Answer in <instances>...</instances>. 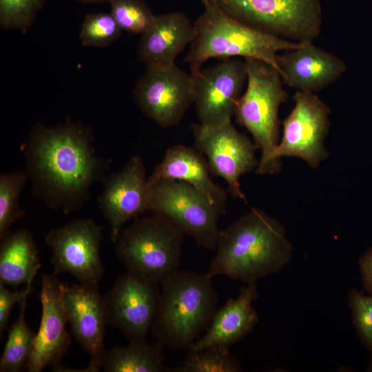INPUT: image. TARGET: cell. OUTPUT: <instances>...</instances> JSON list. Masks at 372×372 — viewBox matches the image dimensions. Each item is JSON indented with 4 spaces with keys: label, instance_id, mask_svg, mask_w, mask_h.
<instances>
[{
    "label": "cell",
    "instance_id": "6da1fadb",
    "mask_svg": "<svg viewBox=\"0 0 372 372\" xmlns=\"http://www.w3.org/2000/svg\"><path fill=\"white\" fill-rule=\"evenodd\" d=\"M91 127L66 121L35 125L21 145L32 193L46 207L70 213L81 209L110 163L96 156Z\"/></svg>",
    "mask_w": 372,
    "mask_h": 372
},
{
    "label": "cell",
    "instance_id": "7a4b0ae2",
    "mask_svg": "<svg viewBox=\"0 0 372 372\" xmlns=\"http://www.w3.org/2000/svg\"><path fill=\"white\" fill-rule=\"evenodd\" d=\"M215 250L207 274L248 284L280 271L293 247L278 220L253 208L220 230Z\"/></svg>",
    "mask_w": 372,
    "mask_h": 372
},
{
    "label": "cell",
    "instance_id": "3957f363",
    "mask_svg": "<svg viewBox=\"0 0 372 372\" xmlns=\"http://www.w3.org/2000/svg\"><path fill=\"white\" fill-rule=\"evenodd\" d=\"M207 273L178 270L160 283L161 300L151 331L172 350L189 349L209 326L218 293Z\"/></svg>",
    "mask_w": 372,
    "mask_h": 372
},
{
    "label": "cell",
    "instance_id": "277c9868",
    "mask_svg": "<svg viewBox=\"0 0 372 372\" xmlns=\"http://www.w3.org/2000/svg\"><path fill=\"white\" fill-rule=\"evenodd\" d=\"M200 1L204 10L194 23V37L185 59L192 75L198 72L206 61L214 58H254L278 70V54L295 49L300 43L248 26L209 2Z\"/></svg>",
    "mask_w": 372,
    "mask_h": 372
},
{
    "label": "cell",
    "instance_id": "5b68a950",
    "mask_svg": "<svg viewBox=\"0 0 372 372\" xmlns=\"http://www.w3.org/2000/svg\"><path fill=\"white\" fill-rule=\"evenodd\" d=\"M247 87L238 99L234 115L238 124L253 136L261 157L256 174H273L281 165L273 160L278 144L280 105L289 95L279 71L271 64L254 58L245 59Z\"/></svg>",
    "mask_w": 372,
    "mask_h": 372
},
{
    "label": "cell",
    "instance_id": "8992f818",
    "mask_svg": "<svg viewBox=\"0 0 372 372\" xmlns=\"http://www.w3.org/2000/svg\"><path fill=\"white\" fill-rule=\"evenodd\" d=\"M185 233L160 215L136 218L123 229L116 243L118 260L158 283L178 270Z\"/></svg>",
    "mask_w": 372,
    "mask_h": 372
},
{
    "label": "cell",
    "instance_id": "52a82bcc",
    "mask_svg": "<svg viewBox=\"0 0 372 372\" xmlns=\"http://www.w3.org/2000/svg\"><path fill=\"white\" fill-rule=\"evenodd\" d=\"M200 1L248 26L291 41H313L321 31L320 0Z\"/></svg>",
    "mask_w": 372,
    "mask_h": 372
},
{
    "label": "cell",
    "instance_id": "ba28073f",
    "mask_svg": "<svg viewBox=\"0 0 372 372\" xmlns=\"http://www.w3.org/2000/svg\"><path fill=\"white\" fill-rule=\"evenodd\" d=\"M148 185L147 211L167 218L205 249L215 250L225 209L183 181L161 178Z\"/></svg>",
    "mask_w": 372,
    "mask_h": 372
},
{
    "label": "cell",
    "instance_id": "9c48e42d",
    "mask_svg": "<svg viewBox=\"0 0 372 372\" xmlns=\"http://www.w3.org/2000/svg\"><path fill=\"white\" fill-rule=\"evenodd\" d=\"M160 285L150 277L127 270L104 296L107 322L129 341H147L158 313Z\"/></svg>",
    "mask_w": 372,
    "mask_h": 372
},
{
    "label": "cell",
    "instance_id": "30bf717a",
    "mask_svg": "<svg viewBox=\"0 0 372 372\" xmlns=\"http://www.w3.org/2000/svg\"><path fill=\"white\" fill-rule=\"evenodd\" d=\"M103 227L90 218H79L51 229L45 237L52 252L53 274L69 273L80 283L99 287L105 268L100 257Z\"/></svg>",
    "mask_w": 372,
    "mask_h": 372
},
{
    "label": "cell",
    "instance_id": "8fae6325",
    "mask_svg": "<svg viewBox=\"0 0 372 372\" xmlns=\"http://www.w3.org/2000/svg\"><path fill=\"white\" fill-rule=\"evenodd\" d=\"M192 130L196 148L207 158L211 175L226 181L227 192L234 198L246 201L239 180L258 165L255 143L240 133L231 121L216 125L193 124Z\"/></svg>",
    "mask_w": 372,
    "mask_h": 372
},
{
    "label": "cell",
    "instance_id": "7c38bea8",
    "mask_svg": "<svg viewBox=\"0 0 372 372\" xmlns=\"http://www.w3.org/2000/svg\"><path fill=\"white\" fill-rule=\"evenodd\" d=\"M293 99L294 107L282 122V136L273 158L281 165L283 156L298 157L316 168L328 156L324 143L331 109L315 93L296 91Z\"/></svg>",
    "mask_w": 372,
    "mask_h": 372
},
{
    "label": "cell",
    "instance_id": "4fadbf2b",
    "mask_svg": "<svg viewBox=\"0 0 372 372\" xmlns=\"http://www.w3.org/2000/svg\"><path fill=\"white\" fill-rule=\"evenodd\" d=\"M133 96L146 117L162 127H173L194 103L193 77L176 64L146 68L135 83Z\"/></svg>",
    "mask_w": 372,
    "mask_h": 372
},
{
    "label": "cell",
    "instance_id": "5bb4252c",
    "mask_svg": "<svg viewBox=\"0 0 372 372\" xmlns=\"http://www.w3.org/2000/svg\"><path fill=\"white\" fill-rule=\"evenodd\" d=\"M192 76L194 104L200 123L216 125L231 121L247 83L245 59H225Z\"/></svg>",
    "mask_w": 372,
    "mask_h": 372
},
{
    "label": "cell",
    "instance_id": "9a60e30c",
    "mask_svg": "<svg viewBox=\"0 0 372 372\" xmlns=\"http://www.w3.org/2000/svg\"><path fill=\"white\" fill-rule=\"evenodd\" d=\"M148 178L142 158L132 156L119 171L105 176L102 183L99 207L116 242L127 221L147 211Z\"/></svg>",
    "mask_w": 372,
    "mask_h": 372
},
{
    "label": "cell",
    "instance_id": "2e32d148",
    "mask_svg": "<svg viewBox=\"0 0 372 372\" xmlns=\"http://www.w3.org/2000/svg\"><path fill=\"white\" fill-rule=\"evenodd\" d=\"M65 287L53 273L41 277L42 313L33 351L24 369L28 372H40L59 364L70 348L71 338L66 329L68 322L63 300Z\"/></svg>",
    "mask_w": 372,
    "mask_h": 372
},
{
    "label": "cell",
    "instance_id": "e0dca14e",
    "mask_svg": "<svg viewBox=\"0 0 372 372\" xmlns=\"http://www.w3.org/2000/svg\"><path fill=\"white\" fill-rule=\"evenodd\" d=\"M63 300L71 333L90 357L88 372L100 371L107 324L104 297L99 287L80 283L66 285Z\"/></svg>",
    "mask_w": 372,
    "mask_h": 372
},
{
    "label": "cell",
    "instance_id": "ac0fdd59",
    "mask_svg": "<svg viewBox=\"0 0 372 372\" xmlns=\"http://www.w3.org/2000/svg\"><path fill=\"white\" fill-rule=\"evenodd\" d=\"M277 64L285 85L311 93L330 85L347 70L342 59L312 41H300L298 48L279 53Z\"/></svg>",
    "mask_w": 372,
    "mask_h": 372
},
{
    "label": "cell",
    "instance_id": "d6986e66",
    "mask_svg": "<svg viewBox=\"0 0 372 372\" xmlns=\"http://www.w3.org/2000/svg\"><path fill=\"white\" fill-rule=\"evenodd\" d=\"M194 23L180 11L155 15L150 26L141 34L138 60L146 68L175 64L177 56L190 45Z\"/></svg>",
    "mask_w": 372,
    "mask_h": 372
},
{
    "label": "cell",
    "instance_id": "ffe728a7",
    "mask_svg": "<svg viewBox=\"0 0 372 372\" xmlns=\"http://www.w3.org/2000/svg\"><path fill=\"white\" fill-rule=\"evenodd\" d=\"M258 298L256 282L242 287L236 298L229 299L218 309L207 330L189 349L211 347L229 349L251 331L258 322V313L252 305Z\"/></svg>",
    "mask_w": 372,
    "mask_h": 372
},
{
    "label": "cell",
    "instance_id": "44dd1931",
    "mask_svg": "<svg viewBox=\"0 0 372 372\" xmlns=\"http://www.w3.org/2000/svg\"><path fill=\"white\" fill-rule=\"evenodd\" d=\"M205 157L196 148L181 145L168 148L163 159L148 177V185L161 178L185 182L206 196L217 206L226 209L227 195L211 179Z\"/></svg>",
    "mask_w": 372,
    "mask_h": 372
},
{
    "label": "cell",
    "instance_id": "7402d4cb",
    "mask_svg": "<svg viewBox=\"0 0 372 372\" xmlns=\"http://www.w3.org/2000/svg\"><path fill=\"white\" fill-rule=\"evenodd\" d=\"M0 239V282L12 287L32 283L41 265L32 233L10 230Z\"/></svg>",
    "mask_w": 372,
    "mask_h": 372
},
{
    "label": "cell",
    "instance_id": "603a6c76",
    "mask_svg": "<svg viewBox=\"0 0 372 372\" xmlns=\"http://www.w3.org/2000/svg\"><path fill=\"white\" fill-rule=\"evenodd\" d=\"M163 347L147 341H130L125 346L104 351L99 360L100 371L105 372H165Z\"/></svg>",
    "mask_w": 372,
    "mask_h": 372
},
{
    "label": "cell",
    "instance_id": "cb8c5ba5",
    "mask_svg": "<svg viewBox=\"0 0 372 372\" xmlns=\"http://www.w3.org/2000/svg\"><path fill=\"white\" fill-rule=\"evenodd\" d=\"M27 298L19 303V315L8 330L0 360L1 372H19L25 369L32 355L36 334L25 320Z\"/></svg>",
    "mask_w": 372,
    "mask_h": 372
},
{
    "label": "cell",
    "instance_id": "d4e9b609",
    "mask_svg": "<svg viewBox=\"0 0 372 372\" xmlns=\"http://www.w3.org/2000/svg\"><path fill=\"white\" fill-rule=\"evenodd\" d=\"M242 368L229 349H189L184 360L167 372H240Z\"/></svg>",
    "mask_w": 372,
    "mask_h": 372
},
{
    "label": "cell",
    "instance_id": "484cf974",
    "mask_svg": "<svg viewBox=\"0 0 372 372\" xmlns=\"http://www.w3.org/2000/svg\"><path fill=\"white\" fill-rule=\"evenodd\" d=\"M29 180L26 171H14L0 176V238L26 213L19 205V196Z\"/></svg>",
    "mask_w": 372,
    "mask_h": 372
},
{
    "label": "cell",
    "instance_id": "4316f807",
    "mask_svg": "<svg viewBox=\"0 0 372 372\" xmlns=\"http://www.w3.org/2000/svg\"><path fill=\"white\" fill-rule=\"evenodd\" d=\"M122 31L111 13H92L84 18L79 39L84 46L104 48L118 39Z\"/></svg>",
    "mask_w": 372,
    "mask_h": 372
},
{
    "label": "cell",
    "instance_id": "83f0119b",
    "mask_svg": "<svg viewBox=\"0 0 372 372\" xmlns=\"http://www.w3.org/2000/svg\"><path fill=\"white\" fill-rule=\"evenodd\" d=\"M110 13L122 30L132 34L143 33L155 15L143 0H110Z\"/></svg>",
    "mask_w": 372,
    "mask_h": 372
},
{
    "label": "cell",
    "instance_id": "f1b7e54d",
    "mask_svg": "<svg viewBox=\"0 0 372 372\" xmlns=\"http://www.w3.org/2000/svg\"><path fill=\"white\" fill-rule=\"evenodd\" d=\"M45 0H0V26L25 34L33 24Z\"/></svg>",
    "mask_w": 372,
    "mask_h": 372
},
{
    "label": "cell",
    "instance_id": "f546056e",
    "mask_svg": "<svg viewBox=\"0 0 372 372\" xmlns=\"http://www.w3.org/2000/svg\"><path fill=\"white\" fill-rule=\"evenodd\" d=\"M347 297L357 333L372 354V295L352 289Z\"/></svg>",
    "mask_w": 372,
    "mask_h": 372
},
{
    "label": "cell",
    "instance_id": "4dcf8cb0",
    "mask_svg": "<svg viewBox=\"0 0 372 372\" xmlns=\"http://www.w3.org/2000/svg\"><path fill=\"white\" fill-rule=\"evenodd\" d=\"M33 291L32 283L19 291H12L0 282V333L1 335L8 328V324L13 307L28 297Z\"/></svg>",
    "mask_w": 372,
    "mask_h": 372
},
{
    "label": "cell",
    "instance_id": "1f68e13d",
    "mask_svg": "<svg viewBox=\"0 0 372 372\" xmlns=\"http://www.w3.org/2000/svg\"><path fill=\"white\" fill-rule=\"evenodd\" d=\"M359 267L364 288L372 295V247L360 258Z\"/></svg>",
    "mask_w": 372,
    "mask_h": 372
},
{
    "label": "cell",
    "instance_id": "d6a6232c",
    "mask_svg": "<svg viewBox=\"0 0 372 372\" xmlns=\"http://www.w3.org/2000/svg\"><path fill=\"white\" fill-rule=\"evenodd\" d=\"M73 1H75L81 3H83V4H97V3H105V2L108 3L110 0H73Z\"/></svg>",
    "mask_w": 372,
    "mask_h": 372
},
{
    "label": "cell",
    "instance_id": "836d02e7",
    "mask_svg": "<svg viewBox=\"0 0 372 372\" xmlns=\"http://www.w3.org/2000/svg\"><path fill=\"white\" fill-rule=\"evenodd\" d=\"M368 371L369 372H372V358H371V360L369 364V367H368Z\"/></svg>",
    "mask_w": 372,
    "mask_h": 372
}]
</instances>
